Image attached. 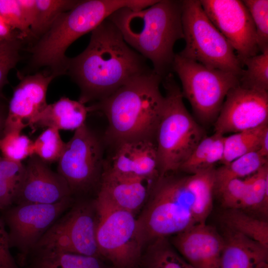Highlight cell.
<instances>
[{
	"mask_svg": "<svg viewBox=\"0 0 268 268\" xmlns=\"http://www.w3.org/2000/svg\"><path fill=\"white\" fill-rule=\"evenodd\" d=\"M215 169L186 176L168 174L157 179L136 218L144 244L206 223L213 206Z\"/></svg>",
	"mask_w": 268,
	"mask_h": 268,
	"instance_id": "1",
	"label": "cell"
},
{
	"mask_svg": "<svg viewBox=\"0 0 268 268\" xmlns=\"http://www.w3.org/2000/svg\"><path fill=\"white\" fill-rule=\"evenodd\" d=\"M146 60L106 19L91 32L86 49L68 58L67 73L78 86L79 101H100L133 78L151 70Z\"/></svg>",
	"mask_w": 268,
	"mask_h": 268,
	"instance_id": "2",
	"label": "cell"
},
{
	"mask_svg": "<svg viewBox=\"0 0 268 268\" xmlns=\"http://www.w3.org/2000/svg\"><path fill=\"white\" fill-rule=\"evenodd\" d=\"M162 79L152 69L89 107V111H100L106 116L107 141L117 145L130 140H155L165 104L160 90Z\"/></svg>",
	"mask_w": 268,
	"mask_h": 268,
	"instance_id": "3",
	"label": "cell"
},
{
	"mask_svg": "<svg viewBox=\"0 0 268 268\" xmlns=\"http://www.w3.org/2000/svg\"><path fill=\"white\" fill-rule=\"evenodd\" d=\"M107 19L119 30L134 51L152 64L163 78L172 70L177 41L184 39L182 0H161L145 8L120 9Z\"/></svg>",
	"mask_w": 268,
	"mask_h": 268,
	"instance_id": "4",
	"label": "cell"
},
{
	"mask_svg": "<svg viewBox=\"0 0 268 268\" xmlns=\"http://www.w3.org/2000/svg\"><path fill=\"white\" fill-rule=\"evenodd\" d=\"M126 6L124 0H79L73 8L60 14L31 48L30 66L47 67L54 78L66 74L67 48Z\"/></svg>",
	"mask_w": 268,
	"mask_h": 268,
	"instance_id": "5",
	"label": "cell"
},
{
	"mask_svg": "<svg viewBox=\"0 0 268 268\" xmlns=\"http://www.w3.org/2000/svg\"><path fill=\"white\" fill-rule=\"evenodd\" d=\"M162 83L166 91L165 104L155 135L159 177L179 171L206 136L186 108L173 75L168 74Z\"/></svg>",
	"mask_w": 268,
	"mask_h": 268,
	"instance_id": "6",
	"label": "cell"
},
{
	"mask_svg": "<svg viewBox=\"0 0 268 268\" xmlns=\"http://www.w3.org/2000/svg\"><path fill=\"white\" fill-rule=\"evenodd\" d=\"M185 40L178 54L207 67L241 75L243 68L230 44L206 15L200 1L182 0Z\"/></svg>",
	"mask_w": 268,
	"mask_h": 268,
	"instance_id": "7",
	"label": "cell"
},
{
	"mask_svg": "<svg viewBox=\"0 0 268 268\" xmlns=\"http://www.w3.org/2000/svg\"><path fill=\"white\" fill-rule=\"evenodd\" d=\"M172 70L178 75L182 92L202 123H214L228 92L239 84V76L207 67L175 54Z\"/></svg>",
	"mask_w": 268,
	"mask_h": 268,
	"instance_id": "8",
	"label": "cell"
},
{
	"mask_svg": "<svg viewBox=\"0 0 268 268\" xmlns=\"http://www.w3.org/2000/svg\"><path fill=\"white\" fill-rule=\"evenodd\" d=\"M96 238L101 257L118 268H129L139 258L144 244L134 214L98 194L94 201Z\"/></svg>",
	"mask_w": 268,
	"mask_h": 268,
	"instance_id": "9",
	"label": "cell"
},
{
	"mask_svg": "<svg viewBox=\"0 0 268 268\" xmlns=\"http://www.w3.org/2000/svg\"><path fill=\"white\" fill-rule=\"evenodd\" d=\"M94 201L72 204L43 235L36 248H50L100 258L96 238Z\"/></svg>",
	"mask_w": 268,
	"mask_h": 268,
	"instance_id": "10",
	"label": "cell"
},
{
	"mask_svg": "<svg viewBox=\"0 0 268 268\" xmlns=\"http://www.w3.org/2000/svg\"><path fill=\"white\" fill-rule=\"evenodd\" d=\"M58 162V173L66 181L72 195L87 191L97 183L102 175L103 148L85 123L66 143Z\"/></svg>",
	"mask_w": 268,
	"mask_h": 268,
	"instance_id": "11",
	"label": "cell"
},
{
	"mask_svg": "<svg viewBox=\"0 0 268 268\" xmlns=\"http://www.w3.org/2000/svg\"><path fill=\"white\" fill-rule=\"evenodd\" d=\"M72 203L70 197L53 204L22 203L5 209L10 245L19 251L21 262H25L43 235Z\"/></svg>",
	"mask_w": 268,
	"mask_h": 268,
	"instance_id": "12",
	"label": "cell"
},
{
	"mask_svg": "<svg viewBox=\"0 0 268 268\" xmlns=\"http://www.w3.org/2000/svg\"><path fill=\"white\" fill-rule=\"evenodd\" d=\"M206 15L236 52L242 67L259 51L255 27L242 0H201Z\"/></svg>",
	"mask_w": 268,
	"mask_h": 268,
	"instance_id": "13",
	"label": "cell"
},
{
	"mask_svg": "<svg viewBox=\"0 0 268 268\" xmlns=\"http://www.w3.org/2000/svg\"><path fill=\"white\" fill-rule=\"evenodd\" d=\"M268 123V92L239 84L228 92L214 123V133L222 135L253 129Z\"/></svg>",
	"mask_w": 268,
	"mask_h": 268,
	"instance_id": "14",
	"label": "cell"
},
{
	"mask_svg": "<svg viewBox=\"0 0 268 268\" xmlns=\"http://www.w3.org/2000/svg\"><path fill=\"white\" fill-rule=\"evenodd\" d=\"M21 77L9 102L7 115L4 122V134L21 132L25 128L30 126L48 105V87L55 78L50 74L43 73Z\"/></svg>",
	"mask_w": 268,
	"mask_h": 268,
	"instance_id": "15",
	"label": "cell"
},
{
	"mask_svg": "<svg viewBox=\"0 0 268 268\" xmlns=\"http://www.w3.org/2000/svg\"><path fill=\"white\" fill-rule=\"evenodd\" d=\"M65 180L36 155L30 157L15 203L53 204L71 197Z\"/></svg>",
	"mask_w": 268,
	"mask_h": 268,
	"instance_id": "16",
	"label": "cell"
},
{
	"mask_svg": "<svg viewBox=\"0 0 268 268\" xmlns=\"http://www.w3.org/2000/svg\"><path fill=\"white\" fill-rule=\"evenodd\" d=\"M172 243L194 268H219L223 239L216 229L206 223L174 235Z\"/></svg>",
	"mask_w": 268,
	"mask_h": 268,
	"instance_id": "17",
	"label": "cell"
},
{
	"mask_svg": "<svg viewBox=\"0 0 268 268\" xmlns=\"http://www.w3.org/2000/svg\"><path fill=\"white\" fill-rule=\"evenodd\" d=\"M157 180L120 174L108 168L102 173L98 194L134 214L145 204Z\"/></svg>",
	"mask_w": 268,
	"mask_h": 268,
	"instance_id": "18",
	"label": "cell"
},
{
	"mask_svg": "<svg viewBox=\"0 0 268 268\" xmlns=\"http://www.w3.org/2000/svg\"><path fill=\"white\" fill-rule=\"evenodd\" d=\"M109 168L120 174L157 179L159 171L155 140L134 139L118 144Z\"/></svg>",
	"mask_w": 268,
	"mask_h": 268,
	"instance_id": "19",
	"label": "cell"
},
{
	"mask_svg": "<svg viewBox=\"0 0 268 268\" xmlns=\"http://www.w3.org/2000/svg\"><path fill=\"white\" fill-rule=\"evenodd\" d=\"M223 247L219 268H264L268 262V248L224 226Z\"/></svg>",
	"mask_w": 268,
	"mask_h": 268,
	"instance_id": "20",
	"label": "cell"
},
{
	"mask_svg": "<svg viewBox=\"0 0 268 268\" xmlns=\"http://www.w3.org/2000/svg\"><path fill=\"white\" fill-rule=\"evenodd\" d=\"M89 108L79 101L62 97L48 104L34 119L30 127L33 132L39 128L76 130L85 124Z\"/></svg>",
	"mask_w": 268,
	"mask_h": 268,
	"instance_id": "21",
	"label": "cell"
},
{
	"mask_svg": "<svg viewBox=\"0 0 268 268\" xmlns=\"http://www.w3.org/2000/svg\"><path fill=\"white\" fill-rule=\"evenodd\" d=\"M28 258V268H103L99 258L50 248L34 249Z\"/></svg>",
	"mask_w": 268,
	"mask_h": 268,
	"instance_id": "22",
	"label": "cell"
},
{
	"mask_svg": "<svg viewBox=\"0 0 268 268\" xmlns=\"http://www.w3.org/2000/svg\"><path fill=\"white\" fill-rule=\"evenodd\" d=\"M222 226L256 241L268 248V222L240 209H224Z\"/></svg>",
	"mask_w": 268,
	"mask_h": 268,
	"instance_id": "23",
	"label": "cell"
},
{
	"mask_svg": "<svg viewBox=\"0 0 268 268\" xmlns=\"http://www.w3.org/2000/svg\"><path fill=\"white\" fill-rule=\"evenodd\" d=\"M267 163L268 158L263 157L258 151H254L222 165L215 169L214 192L231 180L244 179L254 174Z\"/></svg>",
	"mask_w": 268,
	"mask_h": 268,
	"instance_id": "24",
	"label": "cell"
},
{
	"mask_svg": "<svg viewBox=\"0 0 268 268\" xmlns=\"http://www.w3.org/2000/svg\"><path fill=\"white\" fill-rule=\"evenodd\" d=\"M268 123L255 128L234 133L224 137V152L220 163L227 164L250 152L258 151Z\"/></svg>",
	"mask_w": 268,
	"mask_h": 268,
	"instance_id": "25",
	"label": "cell"
},
{
	"mask_svg": "<svg viewBox=\"0 0 268 268\" xmlns=\"http://www.w3.org/2000/svg\"><path fill=\"white\" fill-rule=\"evenodd\" d=\"M25 173V165L0 156V210L15 202Z\"/></svg>",
	"mask_w": 268,
	"mask_h": 268,
	"instance_id": "26",
	"label": "cell"
},
{
	"mask_svg": "<svg viewBox=\"0 0 268 268\" xmlns=\"http://www.w3.org/2000/svg\"><path fill=\"white\" fill-rule=\"evenodd\" d=\"M248 186L241 209L256 212L266 218L268 213V163L247 177Z\"/></svg>",
	"mask_w": 268,
	"mask_h": 268,
	"instance_id": "27",
	"label": "cell"
},
{
	"mask_svg": "<svg viewBox=\"0 0 268 268\" xmlns=\"http://www.w3.org/2000/svg\"><path fill=\"white\" fill-rule=\"evenodd\" d=\"M79 0H36L37 13L30 37L39 38L62 13L73 8Z\"/></svg>",
	"mask_w": 268,
	"mask_h": 268,
	"instance_id": "28",
	"label": "cell"
},
{
	"mask_svg": "<svg viewBox=\"0 0 268 268\" xmlns=\"http://www.w3.org/2000/svg\"><path fill=\"white\" fill-rule=\"evenodd\" d=\"M239 77V85L249 89L268 92V50L247 59Z\"/></svg>",
	"mask_w": 268,
	"mask_h": 268,
	"instance_id": "29",
	"label": "cell"
},
{
	"mask_svg": "<svg viewBox=\"0 0 268 268\" xmlns=\"http://www.w3.org/2000/svg\"><path fill=\"white\" fill-rule=\"evenodd\" d=\"M150 243L147 253V268H194L173 249L166 237Z\"/></svg>",
	"mask_w": 268,
	"mask_h": 268,
	"instance_id": "30",
	"label": "cell"
},
{
	"mask_svg": "<svg viewBox=\"0 0 268 268\" xmlns=\"http://www.w3.org/2000/svg\"><path fill=\"white\" fill-rule=\"evenodd\" d=\"M66 143L62 139L59 131L46 128L33 141L34 155L46 163L58 161Z\"/></svg>",
	"mask_w": 268,
	"mask_h": 268,
	"instance_id": "31",
	"label": "cell"
},
{
	"mask_svg": "<svg viewBox=\"0 0 268 268\" xmlns=\"http://www.w3.org/2000/svg\"><path fill=\"white\" fill-rule=\"evenodd\" d=\"M0 151L4 158L21 162L34 155L33 141L21 132L8 133L0 138Z\"/></svg>",
	"mask_w": 268,
	"mask_h": 268,
	"instance_id": "32",
	"label": "cell"
},
{
	"mask_svg": "<svg viewBox=\"0 0 268 268\" xmlns=\"http://www.w3.org/2000/svg\"><path fill=\"white\" fill-rule=\"evenodd\" d=\"M254 22L257 42L261 53L268 50V0H242Z\"/></svg>",
	"mask_w": 268,
	"mask_h": 268,
	"instance_id": "33",
	"label": "cell"
},
{
	"mask_svg": "<svg viewBox=\"0 0 268 268\" xmlns=\"http://www.w3.org/2000/svg\"><path fill=\"white\" fill-rule=\"evenodd\" d=\"M20 39L0 41V98L2 89L7 83V75L20 59L22 46Z\"/></svg>",
	"mask_w": 268,
	"mask_h": 268,
	"instance_id": "34",
	"label": "cell"
},
{
	"mask_svg": "<svg viewBox=\"0 0 268 268\" xmlns=\"http://www.w3.org/2000/svg\"><path fill=\"white\" fill-rule=\"evenodd\" d=\"M248 186L247 178L229 181L216 192L224 209H241Z\"/></svg>",
	"mask_w": 268,
	"mask_h": 268,
	"instance_id": "35",
	"label": "cell"
},
{
	"mask_svg": "<svg viewBox=\"0 0 268 268\" xmlns=\"http://www.w3.org/2000/svg\"><path fill=\"white\" fill-rule=\"evenodd\" d=\"M0 14L22 39L30 37V29L27 24L18 0H0Z\"/></svg>",
	"mask_w": 268,
	"mask_h": 268,
	"instance_id": "36",
	"label": "cell"
},
{
	"mask_svg": "<svg viewBox=\"0 0 268 268\" xmlns=\"http://www.w3.org/2000/svg\"><path fill=\"white\" fill-rule=\"evenodd\" d=\"M215 136V133L210 136L206 135L197 145L179 170L188 174L204 170V164Z\"/></svg>",
	"mask_w": 268,
	"mask_h": 268,
	"instance_id": "37",
	"label": "cell"
},
{
	"mask_svg": "<svg viewBox=\"0 0 268 268\" xmlns=\"http://www.w3.org/2000/svg\"><path fill=\"white\" fill-rule=\"evenodd\" d=\"M8 233L5 228L3 221L0 218V267L17 268L11 256Z\"/></svg>",
	"mask_w": 268,
	"mask_h": 268,
	"instance_id": "38",
	"label": "cell"
},
{
	"mask_svg": "<svg viewBox=\"0 0 268 268\" xmlns=\"http://www.w3.org/2000/svg\"><path fill=\"white\" fill-rule=\"evenodd\" d=\"M18 2L25 20L31 29L36 16V0H18Z\"/></svg>",
	"mask_w": 268,
	"mask_h": 268,
	"instance_id": "39",
	"label": "cell"
},
{
	"mask_svg": "<svg viewBox=\"0 0 268 268\" xmlns=\"http://www.w3.org/2000/svg\"><path fill=\"white\" fill-rule=\"evenodd\" d=\"M15 39L23 40L21 38L20 34L12 29L0 14V41L10 40Z\"/></svg>",
	"mask_w": 268,
	"mask_h": 268,
	"instance_id": "40",
	"label": "cell"
},
{
	"mask_svg": "<svg viewBox=\"0 0 268 268\" xmlns=\"http://www.w3.org/2000/svg\"><path fill=\"white\" fill-rule=\"evenodd\" d=\"M258 152L263 157L268 158V129L263 135Z\"/></svg>",
	"mask_w": 268,
	"mask_h": 268,
	"instance_id": "41",
	"label": "cell"
},
{
	"mask_svg": "<svg viewBox=\"0 0 268 268\" xmlns=\"http://www.w3.org/2000/svg\"><path fill=\"white\" fill-rule=\"evenodd\" d=\"M4 119L2 118L0 114V131L2 127H3Z\"/></svg>",
	"mask_w": 268,
	"mask_h": 268,
	"instance_id": "42",
	"label": "cell"
},
{
	"mask_svg": "<svg viewBox=\"0 0 268 268\" xmlns=\"http://www.w3.org/2000/svg\"><path fill=\"white\" fill-rule=\"evenodd\" d=\"M264 268H268V264L266 265Z\"/></svg>",
	"mask_w": 268,
	"mask_h": 268,
	"instance_id": "43",
	"label": "cell"
},
{
	"mask_svg": "<svg viewBox=\"0 0 268 268\" xmlns=\"http://www.w3.org/2000/svg\"><path fill=\"white\" fill-rule=\"evenodd\" d=\"M0 268H5L2 267H0Z\"/></svg>",
	"mask_w": 268,
	"mask_h": 268,
	"instance_id": "44",
	"label": "cell"
}]
</instances>
